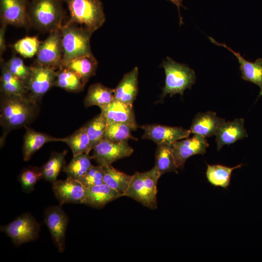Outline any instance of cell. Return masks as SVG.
<instances>
[{
	"mask_svg": "<svg viewBox=\"0 0 262 262\" xmlns=\"http://www.w3.org/2000/svg\"><path fill=\"white\" fill-rule=\"evenodd\" d=\"M39 111L38 102L28 97L1 94L0 124L2 128L0 143L11 131L28 126Z\"/></svg>",
	"mask_w": 262,
	"mask_h": 262,
	"instance_id": "1",
	"label": "cell"
},
{
	"mask_svg": "<svg viewBox=\"0 0 262 262\" xmlns=\"http://www.w3.org/2000/svg\"><path fill=\"white\" fill-rule=\"evenodd\" d=\"M63 0H31L28 13L31 26L42 32L50 33L62 26L66 15Z\"/></svg>",
	"mask_w": 262,
	"mask_h": 262,
	"instance_id": "2",
	"label": "cell"
},
{
	"mask_svg": "<svg viewBox=\"0 0 262 262\" xmlns=\"http://www.w3.org/2000/svg\"><path fill=\"white\" fill-rule=\"evenodd\" d=\"M60 30L63 53L61 67L75 58L93 55L90 47L93 32L69 20Z\"/></svg>",
	"mask_w": 262,
	"mask_h": 262,
	"instance_id": "3",
	"label": "cell"
},
{
	"mask_svg": "<svg viewBox=\"0 0 262 262\" xmlns=\"http://www.w3.org/2000/svg\"><path fill=\"white\" fill-rule=\"evenodd\" d=\"M69 12V21L94 33L104 23L106 18L100 0H63Z\"/></svg>",
	"mask_w": 262,
	"mask_h": 262,
	"instance_id": "4",
	"label": "cell"
},
{
	"mask_svg": "<svg viewBox=\"0 0 262 262\" xmlns=\"http://www.w3.org/2000/svg\"><path fill=\"white\" fill-rule=\"evenodd\" d=\"M161 176L155 166L147 172H136L132 176L124 196L131 197L150 209H156L157 185Z\"/></svg>",
	"mask_w": 262,
	"mask_h": 262,
	"instance_id": "5",
	"label": "cell"
},
{
	"mask_svg": "<svg viewBox=\"0 0 262 262\" xmlns=\"http://www.w3.org/2000/svg\"><path fill=\"white\" fill-rule=\"evenodd\" d=\"M165 74V85L160 95L161 100L168 94L171 97L179 94L183 96L186 89H191L196 80L195 71L184 64L177 63L166 57L161 64Z\"/></svg>",
	"mask_w": 262,
	"mask_h": 262,
	"instance_id": "6",
	"label": "cell"
},
{
	"mask_svg": "<svg viewBox=\"0 0 262 262\" xmlns=\"http://www.w3.org/2000/svg\"><path fill=\"white\" fill-rule=\"evenodd\" d=\"M1 231L11 238L16 246L33 241L39 237L40 225L30 213L18 216L9 224L0 227Z\"/></svg>",
	"mask_w": 262,
	"mask_h": 262,
	"instance_id": "7",
	"label": "cell"
},
{
	"mask_svg": "<svg viewBox=\"0 0 262 262\" xmlns=\"http://www.w3.org/2000/svg\"><path fill=\"white\" fill-rule=\"evenodd\" d=\"M60 29L49 33L41 42L36 54V65L55 69L61 67L63 53Z\"/></svg>",
	"mask_w": 262,
	"mask_h": 262,
	"instance_id": "8",
	"label": "cell"
},
{
	"mask_svg": "<svg viewBox=\"0 0 262 262\" xmlns=\"http://www.w3.org/2000/svg\"><path fill=\"white\" fill-rule=\"evenodd\" d=\"M31 67V75L27 83V94L37 102L54 86L57 71L55 69L38 65Z\"/></svg>",
	"mask_w": 262,
	"mask_h": 262,
	"instance_id": "9",
	"label": "cell"
},
{
	"mask_svg": "<svg viewBox=\"0 0 262 262\" xmlns=\"http://www.w3.org/2000/svg\"><path fill=\"white\" fill-rule=\"evenodd\" d=\"M91 158L103 167L112 164L122 158L130 156L133 152L128 140L113 142L103 138L93 149Z\"/></svg>",
	"mask_w": 262,
	"mask_h": 262,
	"instance_id": "10",
	"label": "cell"
},
{
	"mask_svg": "<svg viewBox=\"0 0 262 262\" xmlns=\"http://www.w3.org/2000/svg\"><path fill=\"white\" fill-rule=\"evenodd\" d=\"M44 222L49 230L52 241L60 253L65 249V238L68 217L60 206L46 209Z\"/></svg>",
	"mask_w": 262,
	"mask_h": 262,
	"instance_id": "11",
	"label": "cell"
},
{
	"mask_svg": "<svg viewBox=\"0 0 262 262\" xmlns=\"http://www.w3.org/2000/svg\"><path fill=\"white\" fill-rule=\"evenodd\" d=\"M209 145L206 137L196 134L191 138L187 137L173 143L171 147L178 168H183L189 157L205 154Z\"/></svg>",
	"mask_w": 262,
	"mask_h": 262,
	"instance_id": "12",
	"label": "cell"
},
{
	"mask_svg": "<svg viewBox=\"0 0 262 262\" xmlns=\"http://www.w3.org/2000/svg\"><path fill=\"white\" fill-rule=\"evenodd\" d=\"M29 0H0L1 24L29 28L31 26L28 13Z\"/></svg>",
	"mask_w": 262,
	"mask_h": 262,
	"instance_id": "13",
	"label": "cell"
},
{
	"mask_svg": "<svg viewBox=\"0 0 262 262\" xmlns=\"http://www.w3.org/2000/svg\"><path fill=\"white\" fill-rule=\"evenodd\" d=\"M144 132L143 139H149L158 145L168 144L189 137L190 130L179 127H170L153 124L141 127Z\"/></svg>",
	"mask_w": 262,
	"mask_h": 262,
	"instance_id": "14",
	"label": "cell"
},
{
	"mask_svg": "<svg viewBox=\"0 0 262 262\" xmlns=\"http://www.w3.org/2000/svg\"><path fill=\"white\" fill-rule=\"evenodd\" d=\"M53 192L62 205L66 203L83 204L85 187L77 180L66 178L52 183Z\"/></svg>",
	"mask_w": 262,
	"mask_h": 262,
	"instance_id": "15",
	"label": "cell"
},
{
	"mask_svg": "<svg viewBox=\"0 0 262 262\" xmlns=\"http://www.w3.org/2000/svg\"><path fill=\"white\" fill-rule=\"evenodd\" d=\"M209 39L213 44L222 46L231 52L237 58L240 64V70L242 75L241 78L245 81L251 82L257 85L260 88V91L258 98L262 96V59L258 58L254 62H249L245 59L239 52H236L225 43L217 42L213 37L209 36Z\"/></svg>",
	"mask_w": 262,
	"mask_h": 262,
	"instance_id": "16",
	"label": "cell"
},
{
	"mask_svg": "<svg viewBox=\"0 0 262 262\" xmlns=\"http://www.w3.org/2000/svg\"><path fill=\"white\" fill-rule=\"evenodd\" d=\"M244 122L245 120L242 118H237L225 121L218 127L215 134L218 150L224 145L233 144L248 137Z\"/></svg>",
	"mask_w": 262,
	"mask_h": 262,
	"instance_id": "17",
	"label": "cell"
},
{
	"mask_svg": "<svg viewBox=\"0 0 262 262\" xmlns=\"http://www.w3.org/2000/svg\"><path fill=\"white\" fill-rule=\"evenodd\" d=\"M100 110L107 124L121 123L138 127L132 104L114 99L108 105L100 108Z\"/></svg>",
	"mask_w": 262,
	"mask_h": 262,
	"instance_id": "18",
	"label": "cell"
},
{
	"mask_svg": "<svg viewBox=\"0 0 262 262\" xmlns=\"http://www.w3.org/2000/svg\"><path fill=\"white\" fill-rule=\"evenodd\" d=\"M138 68L135 67L123 76L115 89V100L133 104L138 93Z\"/></svg>",
	"mask_w": 262,
	"mask_h": 262,
	"instance_id": "19",
	"label": "cell"
},
{
	"mask_svg": "<svg viewBox=\"0 0 262 262\" xmlns=\"http://www.w3.org/2000/svg\"><path fill=\"white\" fill-rule=\"evenodd\" d=\"M121 196L117 191L103 183L85 187L83 204L92 207L101 208Z\"/></svg>",
	"mask_w": 262,
	"mask_h": 262,
	"instance_id": "20",
	"label": "cell"
},
{
	"mask_svg": "<svg viewBox=\"0 0 262 262\" xmlns=\"http://www.w3.org/2000/svg\"><path fill=\"white\" fill-rule=\"evenodd\" d=\"M225 121L215 112L198 113L194 118L190 130L192 133L210 137L215 135L218 127Z\"/></svg>",
	"mask_w": 262,
	"mask_h": 262,
	"instance_id": "21",
	"label": "cell"
},
{
	"mask_svg": "<svg viewBox=\"0 0 262 262\" xmlns=\"http://www.w3.org/2000/svg\"><path fill=\"white\" fill-rule=\"evenodd\" d=\"M25 128L22 147L23 159L25 161L29 160L33 154L45 144L60 141V138L36 131L28 126Z\"/></svg>",
	"mask_w": 262,
	"mask_h": 262,
	"instance_id": "22",
	"label": "cell"
},
{
	"mask_svg": "<svg viewBox=\"0 0 262 262\" xmlns=\"http://www.w3.org/2000/svg\"><path fill=\"white\" fill-rule=\"evenodd\" d=\"M0 61L1 94L28 97L26 84L10 72L5 62Z\"/></svg>",
	"mask_w": 262,
	"mask_h": 262,
	"instance_id": "23",
	"label": "cell"
},
{
	"mask_svg": "<svg viewBox=\"0 0 262 262\" xmlns=\"http://www.w3.org/2000/svg\"><path fill=\"white\" fill-rule=\"evenodd\" d=\"M114 91L99 82L91 85L84 99L85 107L97 106L100 109L106 106L114 99Z\"/></svg>",
	"mask_w": 262,
	"mask_h": 262,
	"instance_id": "24",
	"label": "cell"
},
{
	"mask_svg": "<svg viewBox=\"0 0 262 262\" xmlns=\"http://www.w3.org/2000/svg\"><path fill=\"white\" fill-rule=\"evenodd\" d=\"M98 61L93 55L75 58L69 62L64 67L75 72L86 84L89 79L95 75Z\"/></svg>",
	"mask_w": 262,
	"mask_h": 262,
	"instance_id": "25",
	"label": "cell"
},
{
	"mask_svg": "<svg viewBox=\"0 0 262 262\" xmlns=\"http://www.w3.org/2000/svg\"><path fill=\"white\" fill-rule=\"evenodd\" d=\"M103 183L124 196L132 175L124 173L115 168L112 165L103 167Z\"/></svg>",
	"mask_w": 262,
	"mask_h": 262,
	"instance_id": "26",
	"label": "cell"
},
{
	"mask_svg": "<svg viewBox=\"0 0 262 262\" xmlns=\"http://www.w3.org/2000/svg\"><path fill=\"white\" fill-rule=\"evenodd\" d=\"M85 85L81 78L69 68L63 67L57 71L55 86L67 92L78 93L82 91Z\"/></svg>",
	"mask_w": 262,
	"mask_h": 262,
	"instance_id": "27",
	"label": "cell"
},
{
	"mask_svg": "<svg viewBox=\"0 0 262 262\" xmlns=\"http://www.w3.org/2000/svg\"><path fill=\"white\" fill-rule=\"evenodd\" d=\"M242 165V164H240L229 167L221 164H208L206 173L207 180L214 186L227 188L230 184L233 170L241 167Z\"/></svg>",
	"mask_w": 262,
	"mask_h": 262,
	"instance_id": "28",
	"label": "cell"
},
{
	"mask_svg": "<svg viewBox=\"0 0 262 262\" xmlns=\"http://www.w3.org/2000/svg\"><path fill=\"white\" fill-rule=\"evenodd\" d=\"M161 176L164 174L174 172L178 173L171 145H158L155 152V165Z\"/></svg>",
	"mask_w": 262,
	"mask_h": 262,
	"instance_id": "29",
	"label": "cell"
},
{
	"mask_svg": "<svg viewBox=\"0 0 262 262\" xmlns=\"http://www.w3.org/2000/svg\"><path fill=\"white\" fill-rule=\"evenodd\" d=\"M59 141L65 143L69 147L73 156L82 153L89 154L90 152V140L84 125L70 135L60 138Z\"/></svg>",
	"mask_w": 262,
	"mask_h": 262,
	"instance_id": "30",
	"label": "cell"
},
{
	"mask_svg": "<svg viewBox=\"0 0 262 262\" xmlns=\"http://www.w3.org/2000/svg\"><path fill=\"white\" fill-rule=\"evenodd\" d=\"M89 154L82 153L74 156L69 163L63 170L67 178L79 180L93 166Z\"/></svg>",
	"mask_w": 262,
	"mask_h": 262,
	"instance_id": "31",
	"label": "cell"
},
{
	"mask_svg": "<svg viewBox=\"0 0 262 262\" xmlns=\"http://www.w3.org/2000/svg\"><path fill=\"white\" fill-rule=\"evenodd\" d=\"M67 151L53 152L49 160L41 167L43 178L52 183L57 180L61 170L65 166V156Z\"/></svg>",
	"mask_w": 262,
	"mask_h": 262,
	"instance_id": "32",
	"label": "cell"
},
{
	"mask_svg": "<svg viewBox=\"0 0 262 262\" xmlns=\"http://www.w3.org/2000/svg\"><path fill=\"white\" fill-rule=\"evenodd\" d=\"M84 126L89 138L91 151L104 138L107 123L100 113L84 125Z\"/></svg>",
	"mask_w": 262,
	"mask_h": 262,
	"instance_id": "33",
	"label": "cell"
},
{
	"mask_svg": "<svg viewBox=\"0 0 262 262\" xmlns=\"http://www.w3.org/2000/svg\"><path fill=\"white\" fill-rule=\"evenodd\" d=\"M137 127L126 123L107 124L104 138L113 142H121L130 139L137 140V138L132 135L131 132L136 130Z\"/></svg>",
	"mask_w": 262,
	"mask_h": 262,
	"instance_id": "34",
	"label": "cell"
},
{
	"mask_svg": "<svg viewBox=\"0 0 262 262\" xmlns=\"http://www.w3.org/2000/svg\"><path fill=\"white\" fill-rule=\"evenodd\" d=\"M42 178L41 167L36 166H29L23 169L18 177L22 190L27 193L32 191L36 183Z\"/></svg>",
	"mask_w": 262,
	"mask_h": 262,
	"instance_id": "35",
	"label": "cell"
},
{
	"mask_svg": "<svg viewBox=\"0 0 262 262\" xmlns=\"http://www.w3.org/2000/svg\"><path fill=\"white\" fill-rule=\"evenodd\" d=\"M40 42L37 36H26L13 46L14 50L24 58H32L36 54Z\"/></svg>",
	"mask_w": 262,
	"mask_h": 262,
	"instance_id": "36",
	"label": "cell"
},
{
	"mask_svg": "<svg viewBox=\"0 0 262 262\" xmlns=\"http://www.w3.org/2000/svg\"><path fill=\"white\" fill-rule=\"evenodd\" d=\"M5 64L10 72L27 85L31 75V67L26 66L23 60L16 55Z\"/></svg>",
	"mask_w": 262,
	"mask_h": 262,
	"instance_id": "37",
	"label": "cell"
},
{
	"mask_svg": "<svg viewBox=\"0 0 262 262\" xmlns=\"http://www.w3.org/2000/svg\"><path fill=\"white\" fill-rule=\"evenodd\" d=\"M103 167L93 165L78 180L84 187H89L103 183Z\"/></svg>",
	"mask_w": 262,
	"mask_h": 262,
	"instance_id": "38",
	"label": "cell"
},
{
	"mask_svg": "<svg viewBox=\"0 0 262 262\" xmlns=\"http://www.w3.org/2000/svg\"><path fill=\"white\" fill-rule=\"evenodd\" d=\"M6 26L5 25L1 24L0 29V59L1 55L6 49L5 34Z\"/></svg>",
	"mask_w": 262,
	"mask_h": 262,
	"instance_id": "39",
	"label": "cell"
},
{
	"mask_svg": "<svg viewBox=\"0 0 262 262\" xmlns=\"http://www.w3.org/2000/svg\"><path fill=\"white\" fill-rule=\"evenodd\" d=\"M171 1L173 4H175L179 12V18H180V25L181 26L183 24V21H182V17L181 16V14L180 12V7H182L184 8H186L182 4V0H168Z\"/></svg>",
	"mask_w": 262,
	"mask_h": 262,
	"instance_id": "40",
	"label": "cell"
}]
</instances>
